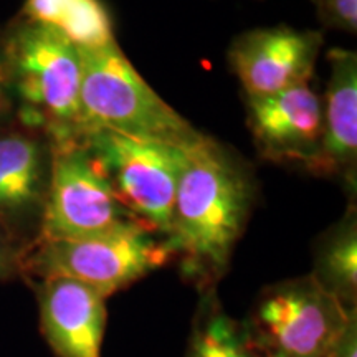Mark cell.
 I'll return each mask as SVG.
<instances>
[{"label":"cell","mask_w":357,"mask_h":357,"mask_svg":"<svg viewBox=\"0 0 357 357\" xmlns=\"http://www.w3.org/2000/svg\"><path fill=\"white\" fill-rule=\"evenodd\" d=\"M316 283L341 303L346 311L357 310V213L352 204L339 222L321 235L314 247Z\"/></svg>","instance_id":"cell-13"},{"label":"cell","mask_w":357,"mask_h":357,"mask_svg":"<svg viewBox=\"0 0 357 357\" xmlns=\"http://www.w3.org/2000/svg\"><path fill=\"white\" fill-rule=\"evenodd\" d=\"M247 123L261 158L306 169L323 137V100L310 83L247 98Z\"/></svg>","instance_id":"cell-10"},{"label":"cell","mask_w":357,"mask_h":357,"mask_svg":"<svg viewBox=\"0 0 357 357\" xmlns=\"http://www.w3.org/2000/svg\"><path fill=\"white\" fill-rule=\"evenodd\" d=\"M178 149L181 172L167 240L182 276L202 293L217 288L229 271L257 185L238 155L202 132Z\"/></svg>","instance_id":"cell-1"},{"label":"cell","mask_w":357,"mask_h":357,"mask_svg":"<svg viewBox=\"0 0 357 357\" xmlns=\"http://www.w3.org/2000/svg\"><path fill=\"white\" fill-rule=\"evenodd\" d=\"M318 15L324 25L356 33L357 30V0H312Z\"/></svg>","instance_id":"cell-16"},{"label":"cell","mask_w":357,"mask_h":357,"mask_svg":"<svg viewBox=\"0 0 357 357\" xmlns=\"http://www.w3.org/2000/svg\"><path fill=\"white\" fill-rule=\"evenodd\" d=\"M187 357H257L247 344L242 324L223 311L217 288L200 293Z\"/></svg>","instance_id":"cell-15"},{"label":"cell","mask_w":357,"mask_h":357,"mask_svg":"<svg viewBox=\"0 0 357 357\" xmlns=\"http://www.w3.org/2000/svg\"><path fill=\"white\" fill-rule=\"evenodd\" d=\"M141 223L118 199L82 141L52 144L47 197L35 240H77Z\"/></svg>","instance_id":"cell-6"},{"label":"cell","mask_w":357,"mask_h":357,"mask_svg":"<svg viewBox=\"0 0 357 357\" xmlns=\"http://www.w3.org/2000/svg\"><path fill=\"white\" fill-rule=\"evenodd\" d=\"M37 293L40 329L56 357H101L106 298L70 278L30 281Z\"/></svg>","instance_id":"cell-11"},{"label":"cell","mask_w":357,"mask_h":357,"mask_svg":"<svg viewBox=\"0 0 357 357\" xmlns=\"http://www.w3.org/2000/svg\"><path fill=\"white\" fill-rule=\"evenodd\" d=\"M331 357H357V311L351 314L346 331Z\"/></svg>","instance_id":"cell-19"},{"label":"cell","mask_w":357,"mask_h":357,"mask_svg":"<svg viewBox=\"0 0 357 357\" xmlns=\"http://www.w3.org/2000/svg\"><path fill=\"white\" fill-rule=\"evenodd\" d=\"M79 53L83 136L106 129L172 146H182L197 136V129L144 82L116 40Z\"/></svg>","instance_id":"cell-3"},{"label":"cell","mask_w":357,"mask_h":357,"mask_svg":"<svg viewBox=\"0 0 357 357\" xmlns=\"http://www.w3.org/2000/svg\"><path fill=\"white\" fill-rule=\"evenodd\" d=\"M356 311L305 275L263 289L242 328L257 357H331Z\"/></svg>","instance_id":"cell-5"},{"label":"cell","mask_w":357,"mask_h":357,"mask_svg":"<svg viewBox=\"0 0 357 357\" xmlns=\"http://www.w3.org/2000/svg\"><path fill=\"white\" fill-rule=\"evenodd\" d=\"M174 260L166 236L144 223L77 240H33L25 250L22 278H70L102 298L121 291Z\"/></svg>","instance_id":"cell-4"},{"label":"cell","mask_w":357,"mask_h":357,"mask_svg":"<svg viewBox=\"0 0 357 357\" xmlns=\"http://www.w3.org/2000/svg\"><path fill=\"white\" fill-rule=\"evenodd\" d=\"M83 142L124 207L167 238L181 172L178 146L106 129L86 132Z\"/></svg>","instance_id":"cell-7"},{"label":"cell","mask_w":357,"mask_h":357,"mask_svg":"<svg viewBox=\"0 0 357 357\" xmlns=\"http://www.w3.org/2000/svg\"><path fill=\"white\" fill-rule=\"evenodd\" d=\"M2 35L17 123L52 144L83 139L82 53L56 30L19 17Z\"/></svg>","instance_id":"cell-2"},{"label":"cell","mask_w":357,"mask_h":357,"mask_svg":"<svg viewBox=\"0 0 357 357\" xmlns=\"http://www.w3.org/2000/svg\"><path fill=\"white\" fill-rule=\"evenodd\" d=\"M331 66L323 101V137L306 171L316 176L341 177L356 194L357 167V55L344 48L328 53Z\"/></svg>","instance_id":"cell-12"},{"label":"cell","mask_w":357,"mask_h":357,"mask_svg":"<svg viewBox=\"0 0 357 357\" xmlns=\"http://www.w3.org/2000/svg\"><path fill=\"white\" fill-rule=\"evenodd\" d=\"M29 245L0 227V281L22 276V261Z\"/></svg>","instance_id":"cell-17"},{"label":"cell","mask_w":357,"mask_h":357,"mask_svg":"<svg viewBox=\"0 0 357 357\" xmlns=\"http://www.w3.org/2000/svg\"><path fill=\"white\" fill-rule=\"evenodd\" d=\"M22 19L50 26L79 50L114 42V25L101 0H25Z\"/></svg>","instance_id":"cell-14"},{"label":"cell","mask_w":357,"mask_h":357,"mask_svg":"<svg viewBox=\"0 0 357 357\" xmlns=\"http://www.w3.org/2000/svg\"><path fill=\"white\" fill-rule=\"evenodd\" d=\"M52 169V142L33 129L0 128V227L26 245L38 235Z\"/></svg>","instance_id":"cell-9"},{"label":"cell","mask_w":357,"mask_h":357,"mask_svg":"<svg viewBox=\"0 0 357 357\" xmlns=\"http://www.w3.org/2000/svg\"><path fill=\"white\" fill-rule=\"evenodd\" d=\"M12 114H15V102H13L10 79H8L2 35H0V128H6L10 124Z\"/></svg>","instance_id":"cell-18"},{"label":"cell","mask_w":357,"mask_h":357,"mask_svg":"<svg viewBox=\"0 0 357 357\" xmlns=\"http://www.w3.org/2000/svg\"><path fill=\"white\" fill-rule=\"evenodd\" d=\"M321 47L323 35L314 30L268 26L236 37L229 60L245 96L260 98L310 83Z\"/></svg>","instance_id":"cell-8"}]
</instances>
